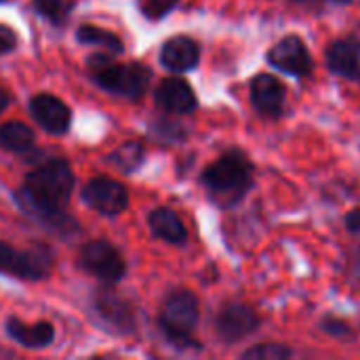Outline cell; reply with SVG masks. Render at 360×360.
Masks as SVG:
<instances>
[{
	"label": "cell",
	"instance_id": "obj_1",
	"mask_svg": "<svg viewBox=\"0 0 360 360\" xmlns=\"http://www.w3.org/2000/svg\"><path fill=\"white\" fill-rule=\"evenodd\" d=\"M74 184L76 179L70 162L51 158L27 173L23 186L15 192V202L46 230L70 236L78 230V224L65 213Z\"/></svg>",
	"mask_w": 360,
	"mask_h": 360
},
{
	"label": "cell",
	"instance_id": "obj_2",
	"mask_svg": "<svg viewBox=\"0 0 360 360\" xmlns=\"http://www.w3.org/2000/svg\"><path fill=\"white\" fill-rule=\"evenodd\" d=\"M200 181L221 207L230 209L238 205L253 188L255 167L243 150L232 148L202 171Z\"/></svg>",
	"mask_w": 360,
	"mask_h": 360
},
{
	"label": "cell",
	"instance_id": "obj_3",
	"mask_svg": "<svg viewBox=\"0 0 360 360\" xmlns=\"http://www.w3.org/2000/svg\"><path fill=\"white\" fill-rule=\"evenodd\" d=\"M91 78L105 91L127 99H139L150 89V70L143 63H118L108 53H95L86 63Z\"/></svg>",
	"mask_w": 360,
	"mask_h": 360
},
{
	"label": "cell",
	"instance_id": "obj_4",
	"mask_svg": "<svg viewBox=\"0 0 360 360\" xmlns=\"http://www.w3.org/2000/svg\"><path fill=\"white\" fill-rule=\"evenodd\" d=\"M200 319V304L198 297L188 289L173 291L160 310L158 325L165 338L177 348H198L196 340L192 338Z\"/></svg>",
	"mask_w": 360,
	"mask_h": 360
},
{
	"label": "cell",
	"instance_id": "obj_5",
	"mask_svg": "<svg viewBox=\"0 0 360 360\" xmlns=\"http://www.w3.org/2000/svg\"><path fill=\"white\" fill-rule=\"evenodd\" d=\"M53 270V253L44 245L15 249L0 240V274L19 281H44Z\"/></svg>",
	"mask_w": 360,
	"mask_h": 360
},
{
	"label": "cell",
	"instance_id": "obj_6",
	"mask_svg": "<svg viewBox=\"0 0 360 360\" xmlns=\"http://www.w3.org/2000/svg\"><path fill=\"white\" fill-rule=\"evenodd\" d=\"M259 327H262L259 314L255 312V308H251L249 304H243V302L224 304L213 319L215 335L228 346L251 338L253 333L259 331Z\"/></svg>",
	"mask_w": 360,
	"mask_h": 360
},
{
	"label": "cell",
	"instance_id": "obj_7",
	"mask_svg": "<svg viewBox=\"0 0 360 360\" xmlns=\"http://www.w3.org/2000/svg\"><path fill=\"white\" fill-rule=\"evenodd\" d=\"M80 268L105 285H116L127 272L120 251L108 240L86 243L80 251Z\"/></svg>",
	"mask_w": 360,
	"mask_h": 360
},
{
	"label": "cell",
	"instance_id": "obj_8",
	"mask_svg": "<svg viewBox=\"0 0 360 360\" xmlns=\"http://www.w3.org/2000/svg\"><path fill=\"white\" fill-rule=\"evenodd\" d=\"M93 312L103 325V329L116 335H131L135 331V310L129 300H124L114 289H99L93 297Z\"/></svg>",
	"mask_w": 360,
	"mask_h": 360
},
{
	"label": "cell",
	"instance_id": "obj_9",
	"mask_svg": "<svg viewBox=\"0 0 360 360\" xmlns=\"http://www.w3.org/2000/svg\"><path fill=\"white\" fill-rule=\"evenodd\" d=\"M266 59L274 70H278L287 76H293V78H306V76H310V72L314 68L308 44L297 34H289V36L281 38L278 42H274L270 46Z\"/></svg>",
	"mask_w": 360,
	"mask_h": 360
},
{
	"label": "cell",
	"instance_id": "obj_10",
	"mask_svg": "<svg viewBox=\"0 0 360 360\" xmlns=\"http://www.w3.org/2000/svg\"><path fill=\"white\" fill-rule=\"evenodd\" d=\"M82 200L101 215H118L129 207V192L116 179L93 177L82 190Z\"/></svg>",
	"mask_w": 360,
	"mask_h": 360
},
{
	"label": "cell",
	"instance_id": "obj_11",
	"mask_svg": "<svg viewBox=\"0 0 360 360\" xmlns=\"http://www.w3.org/2000/svg\"><path fill=\"white\" fill-rule=\"evenodd\" d=\"M287 101V86L272 74H257L251 80V103L255 112L264 118L276 120L285 112Z\"/></svg>",
	"mask_w": 360,
	"mask_h": 360
},
{
	"label": "cell",
	"instance_id": "obj_12",
	"mask_svg": "<svg viewBox=\"0 0 360 360\" xmlns=\"http://www.w3.org/2000/svg\"><path fill=\"white\" fill-rule=\"evenodd\" d=\"M30 114L32 118L51 135H65L72 124L70 108L55 95L40 93L30 99Z\"/></svg>",
	"mask_w": 360,
	"mask_h": 360
},
{
	"label": "cell",
	"instance_id": "obj_13",
	"mask_svg": "<svg viewBox=\"0 0 360 360\" xmlns=\"http://www.w3.org/2000/svg\"><path fill=\"white\" fill-rule=\"evenodd\" d=\"M154 99L160 110L169 114H192L198 108V97L192 89V84L179 76L165 78L154 93Z\"/></svg>",
	"mask_w": 360,
	"mask_h": 360
},
{
	"label": "cell",
	"instance_id": "obj_14",
	"mask_svg": "<svg viewBox=\"0 0 360 360\" xmlns=\"http://www.w3.org/2000/svg\"><path fill=\"white\" fill-rule=\"evenodd\" d=\"M325 63L331 74L360 84V40L338 38L325 51Z\"/></svg>",
	"mask_w": 360,
	"mask_h": 360
},
{
	"label": "cell",
	"instance_id": "obj_15",
	"mask_svg": "<svg viewBox=\"0 0 360 360\" xmlns=\"http://www.w3.org/2000/svg\"><path fill=\"white\" fill-rule=\"evenodd\" d=\"M200 61V46L190 36H173L160 49V63L173 74H186Z\"/></svg>",
	"mask_w": 360,
	"mask_h": 360
},
{
	"label": "cell",
	"instance_id": "obj_16",
	"mask_svg": "<svg viewBox=\"0 0 360 360\" xmlns=\"http://www.w3.org/2000/svg\"><path fill=\"white\" fill-rule=\"evenodd\" d=\"M6 329V335L23 346V348H30V350H42V348H49L55 340V327L46 321H40V323H34V325H25L23 321L11 316L4 325Z\"/></svg>",
	"mask_w": 360,
	"mask_h": 360
},
{
	"label": "cell",
	"instance_id": "obj_17",
	"mask_svg": "<svg viewBox=\"0 0 360 360\" xmlns=\"http://www.w3.org/2000/svg\"><path fill=\"white\" fill-rule=\"evenodd\" d=\"M148 226H150V232L169 243V245H175V247H181L188 243V230L181 221V217L169 209V207H158L154 209L150 215H148Z\"/></svg>",
	"mask_w": 360,
	"mask_h": 360
},
{
	"label": "cell",
	"instance_id": "obj_18",
	"mask_svg": "<svg viewBox=\"0 0 360 360\" xmlns=\"http://www.w3.org/2000/svg\"><path fill=\"white\" fill-rule=\"evenodd\" d=\"M36 146V137L34 131L19 122V120H8L4 124H0V148L13 154H25L30 150H34Z\"/></svg>",
	"mask_w": 360,
	"mask_h": 360
},
{
	"label": "cell",
	"instance_id": "obj_19",
	"mask_svg": "<svg viewBox=\"0 0 360 360\" xmlns=\"http://www.w3.org/2000/svg\"><path fill=\"white\" fill-rule=\"evenodd\" d=\"M76 38L80 42H84V44H97V46H101L103 51H108L112 55H120L124 51V44H122L120 36H116L114 32L103 30V27L82 25V27H78Z\"/></svg>",
	"mask_w": 360,
	"mask_h": 360
},
{
	"label": "cell",
	"instance_id": "obj_20",
	"mask_svg": "<svg viewBox=\"0 0 360 360\" xmlns=\"http://www.w3.org/2000/svg\"><path fill=\"white\" fill-rule=\"evenodd\" d=\"M108 160L116 169H120L122 173H133V171H137L143 165V160H146V148L139 141H127V143L118 146L110 154Z\"/></svg>",
	"mask_w": 360,
	"mask_h": 360
},
{
	"label": "cell",
	"instance_id": "obj_21",
	"mask_svg": "<svg viewBox=\"0 0 360 360\" xmlns=\"http://www.w3.org/2000/svg\"><path fill=\"white\" fill-rule=\"evenodd\" d=\"M34 8L53 25H63L70 19L72 2L70 0H34Z\"/></svg>",
	"mask_w": 360,
	"mask_h": 360
},
{
	"label": "cell",
	"instance_id": "obj_22",
	"mask_svg": "<svg viewBox=\"0 0 360 360\" xmlns=\"http://www.w3.org/2000/svg\"><path fill=\"white\" fill-rule=\"evenodd\" d=\"M293 356V350L285 344H257L243 352L245 360H287Z\"/></svg>",
	"mask_w": 360,
	"mask_h": 360
},
{
	"label": "cell",
	"instance_id": "obj_23",
	"mask_svg": "<svg viewBox=\"0 0 360 360\" xmlns=\"http://www.w3.org/2000/svg\"><path fill=\"white\" fill-rule=\"evenodd\" d=\"M177 4H179V0H139L141 13L152 21H158V19L167 17Z\"/></svg>",
	"mask_w": 360,
	"mask_h": 360
},
{
	"label": "cell",
	"instance_id": "obj_24",
	"mask_svg": "<svg viewBox=\"0 0 360 360\" xmlns=\"http://www.w3.org/2000/svg\"><path fill=\"white\" fill-rule=\"evenodd\" d=\"M319 329L329 333L331 338H338V340H344L352 333V327L342 321V319H335V316H325L321 323H319Z\"/></svg>",
	"mask_w": 360,
	"mask_h": 360
},
{
	"label": "cell",
	"instance_id": "obj_25",
	"mask_svg": "<svg viewBox=\"0 0 360 360\" xmlns=\"http://www.w3.org/2000/svg\"><path fill=\"white\" fill-rule=\"evenodd\" d=\"M150 131H154V135L162 141H175L184 137V129L179 127V122H171V120H160Z\"/></svg>",
	"mask_w": 360,
	"mask_h": 360
},
{
	"label": "cell",
	"instance_id": "obj_26",
	"mask_svg": "<svg viewBox=\"0 0 360 360\" xmlns=\"http://www.w3.org/2000/svg\"><path fill=\"white\" fill-rule=\"evenodd\" d=\"M17 46V34L13 27L0 23V55H6L11 51H15Z\"/></svg>",
	"mask_w": 360,
	"mask_h": 360
},
{
	"label": "cell",
	"instance_id": "obj_27",
	"mask_svg": "<svg viewBox=\"0 0 360 360\" xmlns=\"http://www.w3.org/2000/svg\"><path fill=\"white\" fill-rule=\"evenodd\" d=\"M346 230L352 234H360V207H354L352 211H348V215L344 217Z\"/></svg>",
	"mask_w": 360,
	"mask_h": 360
},
{
	"label": "cell",
	"instance_id": "obj_28",
	"mask_svg": "<svg viewBox=\"0 0 360 360\" xmlns=\"http://www.w3.org/2000/svg\"><path fill=\"white\" fill-rule=\"evenodd\" d=\"M6 105H8V93L0 86V114L6 110Z\"/></svg>",
	"mask_w": 360,
	"mask_h": 360
},
{
	"label": "cell",
	"instance_id": "obj_29",
	"mask_svg": "<svg viewBox=\"0 0 360 360\" xmlns=\"http://www.w3.org/2000/svg\"><path fill=\"white\" fill-rule=\"evenodd\" d=\"M329 2H335V4H348V2H352V0H329Z\"/></svg>",
	"mask_w": 360,
	"mask_h": 360
},
{
	"label": "cell",
	"instance_id": "obj_30",
	"mask_svg": "<svg viewBox=\"0 0 360 360\" xmlns=\"http://www.w3.org/2000/svg\"><path fill=\"white\" fill-rule=\"evenodd\" d=\"M0 2H4V0H0Z\"/></svg>",
	"mask_w": 360,
	"mask_h": 360
}]
</instances>
